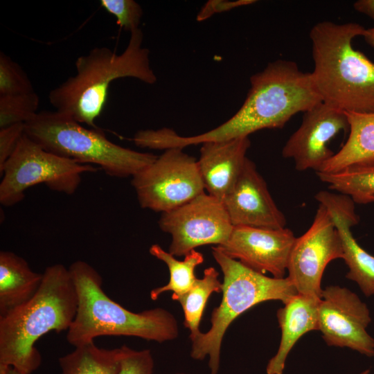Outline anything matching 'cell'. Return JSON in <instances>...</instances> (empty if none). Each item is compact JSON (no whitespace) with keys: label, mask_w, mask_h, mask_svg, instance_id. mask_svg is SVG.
Returning <instances> with one entry per match:
<instances>
[{"label":"cell","mask_w":374,"mask_h":374,"mask_svg":"<svg viewBox=\"0 0 374 374\" xmlns=\"http://www.w3.org/2000/svg\"><path fill=\"white\" fill-rule=\"evenodd\" d=\"M98 169L50 152L24 133L13 153L0 166V203L4 206L15 205L24 198L27 189L40 184L53 191L71 195L83 174Z\"/></svg>","instance_id":"ba28073f"},{"label":"cell","mask_w":374,"mask_h":374,"mask_svg":"<svg viewBox=\"0 0 374 374\" xmlns=\"http://www.w3.org/2000/svg\"><path fill=\"white\" fill-rule=\"evenodd\" d=\"M158 223L172 236L168 252L174 256H185L202 245H221L233 228L223 202L206 192L163 213Z\"/></svg>","instance_id":"30bf717a"},{"label":"cell","mask_w":374,"mask_h":374,"mask_svg":"<svg viewBox=\"0 0 374 374\" xmlns=\"http://www.w3.org/2000/svg\"><path fill=\"white\" fill-rule=\"evenodd\" d=\"M176 374H187V373H176Z\"/></svg>","instance_id":"e575fe53"},{"label":"cell","mask_w":374,"mask_h":374,"mask_svg":"<svg viewBox=\"0 0 374 374\" xmlns=\"http://www.w3.org/2000/svg\"><path fill=\"white\" fill-rule=\"evenodd\" d=\"M131 184L141 208L162 213L205 192L197 160L179 148L165 150Z\"/></svg>","instance_id":"9c48e42d"},{"label":"cell","mask_w":374,"mask_h":374,"mask_svg":"<svg viewBox=\"0 0 374 374\" xmlns=\"http://www.w3.org/2000/svg\"><path fill=\"white\" fill-rule=\"evenodd\" d=\"M348 128L346 112L320 102L303 112L300 127L282 150L284 158L292 159L299 171H319L334 152L328 143L342 130Z\"/></svg>","instance_id":"5bb4252c"},{"label":"cell","mask_w":374,"mask_h":374,"mask_svg":"<svg viewBox=\"0 0 374 374\" xmlns=\"http://www.w3.org/2000/svg\"><path fill=\"white\" fill-rule=\"evenodd\" d=\"M223 204L233 226L283 229L286 219L274 201L255 163L247 158L241 173Z\"/></svg>","instance_id":"9a60e30c"},{"label":"cell","mask_w":374,"mask_h":374,"mask_svg":"<svg viewBox=\"0 0 374 374\" xmlns=\"http://www.w3.org/2000/svg\"><path fill=\"white\" fill-rule=\"evenodd\" d=\"M219 273L213 267L205 269L202 278H197L191 288L186 292L172 296V299L178 301L184 311V325L190 330L189 338L197 335L199 323L210 296L222 293V283L218 280Z\"/></svg>","instance_id":"cb8c5ba5"},{"label":"cell","mask_w":374,"mask_h":374,"mask_svg":"<svg viewBox=\"0 0 374 374\" xmlns=\"http://www.w3.org/2000/svg\"><path fill=\"white\" fill-rule=\"evenodd\" d=\"M118 374H152L154 362L149 349L135 350L123 345Z\"/></svg>","instance_id":"83f0119b"},{"label":"cell","mask_w":374,"mask_h":374,"mask_svg":"<svg viewBox=\"0 0 374 374\" xmlns=\"http://www.w3.org/2000/svg\"><path fill=\"white\" fill-rule=\"evenodd\" d=\"M251 87L238 111L217 127L201 134L181 136L169 128L155 136L159 150L184 148L208 141H226L263 129L282 128L295 114L305 112L322 102L310 73L301 71L289 60L269 63L250 78Z\"/></svg>","instance_id":"6da1fadb"},{"label":"cell","mask_w":374,"mask_h":374,"mask_svg":"<svg viewBox=\"0 0 374 374\" xmlns=\"http://www.w3.org/2000/svg\"><path fill=\"white\" fill-rule=\"evenodd\" d=\"M39 96L28 93L0 96V129L14 124L25 123L36 114Z\"/></svg>","instance_id":"d4e9b609"},{"label":"cell","mask_w":374,"mask_h":374,"mask_svg":"<svg viewBox=\"0 0 374 374\" xmlns=\"http://www.w3.org/2000/svg\"><path fill=\"white\" fill-rule=\"evenodd\" d=\"M212 255L223 274L222 298L211 312L210 329L190 339V354L199 361L208 356L211 374H217L222 339L231 323L260 303L280 301L284 304L297 292L287 276H266L227 256L216 247L212 248Z\"/></svg>","instance_id":"8992f818"},{"label":"cell","mask_w":374,"mask_h":374,"mask_svg":"<svg viewBox=\"0 0 374 374\" xmlns=\"http://www.w3.org/2000/svg\"><path fill=\"white\" fill-rule=\"evenodd\" d=\"M353 8L374 20V0H358L353 3Z\"/></svg>","instance_id":"4dcf8cb0"},{"label":"cell","mask_w":374,"mask_h":374,"mask_svg":"<svg viewBox=\"0 0 374 374\" xmlns=\"http://www.w3.org/2000/svg\"><path fill=\"white\" fill-rule=\"evenodd\" d=\"M366 30L357 23L323 21L310 32L314 87L322 102L344 112H374V63L352 45Z\"/></svg>","instance_id":"3957f363"},{"label":"cell","mask_w":374,"mask_h":374,"mask_svg":"<svg viewBox=\"0 0 374 374\" xmlns=\"http://www.w3.org/2000/svg\"><path fill=\"white\" fill-rule=\"evenodd\" d=\"M25 134L46 150L83 164L98 166L107 175L133 177L158 156L118 145L99 129H88L57 111L37 112L25 123Z\"/></svg>","instance_id":"52a82bcc"},{"label":"cell","mask_w":374,"mask_h":374,"mask_svg":"<svg viewBox=\"0 0 374 374\" xmlns=\"http://www.w3.org/2000/svg\"><path fill=\"white\" fill-rule=\"evenodd\" d=\"M78 295L75 317L66 340L74 347L94 342L100 336H127L163 343L175 339L179 328L175 317L162 308L133 312L104 292L103 278L89 263L73 262L69 268Z\"/></svg>","instance_id":"277c9868"},{"label":"cell","mask_w":374,"mask_h":374,"mask_svg":"<svg viewBox=\"0 0 374 374\" xmlns=\"http://www.w3.org/2000/svg\"><path fill=\"white\" fill-rule=\"evenodd\" d=\"M143 42V32L138 28L130 33L127 46L121 54L107 47H96L80 56L75 63L76 74L50 91V103L78 123L98 129L95 120L105 107L112 82L130 77L147 84L156 82L150 51Z\"/></svg>","instance_id":"5b68a950"},{"label":"cell","mask_w":374,"mask_h":374,"mask_svg":"<svg viewBox=\"0 0 374 374\" xmlns=\"http://www.w3.org/2000/svg\"><path fill=\"white\" fill-rule=\"evenodd\" d=\"M197 160L205 191L223 202L233 190L247 158L249 137L202 144Z\"/></svg>","instance_id":"e0dca14e"},{"label":"cell","mask_w":374,"mask_h":374,"mask_svg":"<svg viewBox=\"0 0 374 374\" xmlns=\"http://www.w3.org/2000/svg\"><path fill=\"white\" fill-rule=\"evenodd\" d=\"M320 299L296 294L279 308L276 317L281 331L278 349L268 362L267 374H283L287 356L305 334L319 330Z\"/></svg>","instance_id":"ac0fdd59"},{"label":"cell","mask_w":374,"mask_h":374,"mask_svg":"<svg viewBox=\"0 0 374 374\" xmlns=\"http://www.w3.org/2000/svg\"><path fill=\"white\" fill-rule=\"evenodd\" d=\"M40 287L27 302L0 317V365L31 374L42 363L35 344L46 333L68 330L78 309V295L69 269L46 268Z\"/></svg>","instance_id":"7a4b0ae2"},{"label":"cell","mask_w":374,"mask_h":374,"mask_svg":"<svg viewBox=\"0 0 374 374\" xmlns=\"http://www.w3.org/2000/svg\"><path fill=\"white\" fill-rule=\"evenodd\" d=\"M122 347L99 348L94 342L75 347V350L59 358L61 374H118Z\"/></svg>","instance_id":"44dd1931"},{"label":"cell","mask_w":374,"mask_h":374,"mask_svg":"<svg viewBox=\"0 0 374 374\" xmlns=\"http://www.w3.org/2000/svg\"><path fill=\"white\" fill-rule=\"evenodd\" d=\"M315 199L328 211L339 233L348 271L346 277L355 282L366 296L374 295V256L354 238L351 227L359 222L355 202L345 195L320 191Z\"/></svg>","instance_id":"2e32d148"},{"label":"cell","mask_w":374,"mask_h":374,"mask_svg":"<svg viewBox=\"0 0 374 374\" xmlns=\"http://www.w3.org/2000/svg\"><path fill=\"white\" fill-rule=\"evenodd\" d=\"M345 112L348 138L317 172H332L355 164L374 163V112Z\"/></svg>","instance_id":"ffe728a7"},{"label":"cell","mask_w":374,"mask_h":374,"mask_svg":"<svg viewBox=\"0 0 374 374\" xmlns=\"http://www.w3.org/2000/svg\"><path fill=\"white\" fill-rule=\"evenodd\" d=\"M102 7L116 19V23L126 31L139 28L143 15L141 6L133 0H101Z\"/></svg>","instance_id":"4316f807"},{"label":"cell","mask_w":374,"mask_h":374,"mask_svg":"<svg viewBox=\"0 0 374 374\" xmlns=\"http://www.w3.org/2000/svg\"><path fill=\"white\" fill-rule=\"evenodd\" d=\"M43 274L33 271L16 253L0 252V317L29 301L37 292Z\"/></svg>","instance_id":"d6986e66"},{"label":"cell","mask_w":374,"mask_h":374,"mask_svg":"<svg viewBox=\"0 0 374 374\" xmlns=\"http://www.w3.org/2000/svg\"><path fill=\"white\" fill-rule=\"evenodd\" d=\"M370 371L368 369L364 370L361 372L359 374H369Z\"/></svg>","instance_id":"836d02e7"},{"label":"cell","mask_w":374,"mask_h":374,"mask_svg":"<svg viewBox=\"0 0 374 374\" xmlns=\"http://www.w3.org/2000/svg\"><path fill=\"white\" fill-rule=\"evenodd\" d=\"M343 258L339 233L327 209L319 204L310 227L295 240L287 277L297 293L320 299L326 267L331 261Z\"/></svg>","instance_id":"8fae6325"},{"label":"cell","mask_w":374,"mask_h":374,"mask_svg":"<svg viewBox=\"0 0 374 374\" xmlns=\"http://www.w3.org/2000/svg\"><path fill=\"white\" fill-rule=\"evenodd\" d=\"M25 132V123L14 124L0 129V166L15 151Z\"/></svg>","instance_id":"f1b7e54d"},{"label":"cell","mask_w":374,"mask_h":374,"mask_svg":"<svg viewBox=\"0 0 374 374\" xmlns=\"http://www.w3.org/2000/svg\"><path fill=\"white\" fill-rule=\"evenodd\" d=\"M253 0H238V1H222L211 0L206 2L201 8L197 16V21H203L215 13H219L230 10L233 8L247 6L255 3Z\"/></svg>","instance_id":"f546056e"},{"label":"cell","mask_w":374,"mask_h":374,"mask_svg":"<svg viewBox=\"0 0 374 374\" xmlns=\"http://www.w3.org/2000/svg\"><path fill=\"white\" fill-rule=\"evenodd\" d=\"M330 189L350 197L355 203L374 202V163L349 166L332 172H317Z\"/></svg>","instance_id":"7402d4cb"},{"label":"cell","mask_w":374,"mask_h":374,"mask_svg":"<svg viewBox=\"0 0 374 374\" xmlns=\"http://www.w3.org/2000/svg\"><path fill=\"white\" fill-rule=\"evenodd\" d=\"M0 374H22L10 366L0 365Z\"/></svg>","instance_id":"d6a6232c"},{"label":"cell","mask_w":374,"mask_h":374,"mask_svg":"<svg viewBox=\"0 0 374 374\" xmlns=\"http://www.w3.org/2000/svg\"><path fill=\"white\" fill-rule=\"evenodd\" d=\"M28 76L16 62L0 53V96H13L33 92Z\"/></svg>","instance_id":"484cf974"},{"label":"cell","mask_w":374,"mask_h":374,"mask_svg":"<svg viewBox=\"0 0 374 374\" xmlns=\"http://www.w3.org/2000/svg\"><path fill=\"white\" fill-rule=\"evenodd\" d=\"M296 237L287 228L271 229L233 226L229 239L216 246L227 256L247 267L272 277L285 278Z\"/></svg>","instance_id":"4fadbf2b"},{"label":"cell","mask_w":374,"mask_h":374,"mask_svg":"<svg viewBox=\"0 0 374 374\" xmlns=\"http://www.w3.org/2000/svg\"><path fill=\"white\" fill-rule=\"evenodd\" d=\"M149 252L163 262L170 272V279L166 285L154 288L150 291V299L153 301L168 291L172 292V296L181 295L188 291L197 279L195 275L196 267L204 260L202 253L195 249L186 255L183 260H178L175 256L163 249L157 244H152L150 247Z\"/></svg>","instance_id":"603a6c76"},{"label":"cell","mask_w":374,"mask_h":374,"mask_svg":"<svg viewBox=\"0 0 374 374\" xmlns=\"http://www.w3.org/2000/svg\"><path fill=\"white\" fill-rule=\"evenodd\" d=\"M371 321L367 305L355 292L339 285L323 289L319 330L327 345L374 357V339L367 331Z\"/></svg>","instance_id":"7c38bea8"},{"label":"cell","mask_w":374,"mask_h":374,"mask_svg":"<svg viewBox=\"0 0 374 374\" xmlns=\"http://www.w3.org/2000/svg\"><path fill=\"white\" fill-rule=\"evenodd\" d=\"M363 37L366 42L374 48V27L366 29Z\"/></svg>","instance_id":"1f68e13d"}]
</instances>
